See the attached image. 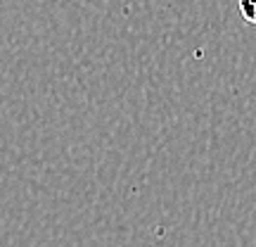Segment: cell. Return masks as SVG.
Wrapping results in <instances>:
<instances>
[{
	"label": "cell",
	"instance_id": "6da1fadb",
	"mask_svg": "<svg viewBox=\"0 0 256 247\" xmlns=\"http://www.w3.org/2000/svg\"><path fill=\"white\" fill-rule=\"evenodd\" d=\"M240 12H242L244 22L256 24V0H240Z\"/></svg>",
	"mask_w": 256,
	"mask_h": 247
}]
</instances>
